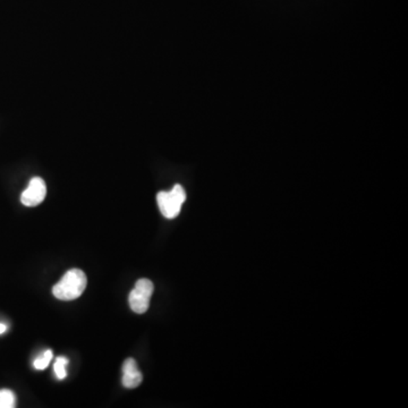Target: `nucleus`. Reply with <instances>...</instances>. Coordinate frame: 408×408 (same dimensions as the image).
Listing matches in <instances>:
<instances>
[{
    "label": "nucleus",
    "instance_id": "obj_5",
    "mask_svg": "<svg viewBox=\"0 0 408 408\" xmlns=\"http://www.w3.org/2000/svg\"><path fill=\"white\" fill-rule=\"evenodd\" d=\"M143 381V376L133 358H127L123 364V386L133 389Z\"/></svg>",
    "mask_w": 408,
    "mask_h": 408
},
{
    "label": "nucleus",
    "instance_id": "obj_2",
    "mask_svg": "<svg viewBox=\"0 0 408 408\" xmlns=\"http://www.w3.org/2000/svg\"><path fill=\"white\" fill-rule=\"evenodd\" d=\"M157 201L162 215L167 219H174L179 215L182 206L186 201V193L177 184L169 192H159Z\"/></svg>",
    "mask_w": 408,
    "mask_h": 408
},
{
    "label": "nucleus",
    "instance_id": "obj_8",
    "mask_svg": "<svg viewBox=\"0 0 408 408\" xmlns=\"http://www.w3.org/2000/svg\"><path fill=\"white\" fill-rule=\"evenodd\" d=\"M51 360H52V351H51L50 349H48V351H46L45 353H43L41 358L35 360L33 365H35L37 370H45L46 367H47L48 365H49V363H50Z\"/></svg>",
    "mask_w": 408,
    "mask_h": 408
},
{
    "label": "nucleus",
    "instance_id": "obj_3",
    "mask_svg": "<svg viewBox=\"0 0 408 408\" xmlns=\"http://www.w3.org/2000/svg\"><path fill=\"white\" fill-rule=\"evenodd\" d=\"M153 291L155 286L150 279H139L128 296L130 309L137 314L146 313V311L149 310L150 300Z\"/></svg>",
    "mask_w": 408,
    "mask_h": 408
},
{
    "label": "nucleus",
    "instance_id": "obj_7",
    "mask_svg": "<svg viewBox=\"0 0 408 408\" xmlns=\"http://www.w3.org/2000/svg\"><path fill=\"white\" fill-rule=\"evenodd\" d=\"M68 364V360L66 358H57L56 363H55V373L57 376L58 379L63 380L66 378V367Z\"/></svg>",
    "mask_w": 408,
    "mask_h": 408
},
{
    "label": "nucleus",
    "instance_id": "obj_9",
    "mask_svg": "<svg viewBox=\"0 0 408 408\" xmlns=\"http://www.w3.org/2000/svg\"><path fill=\"white\" fill-rule=\"evenodd\" d=\"M6 330L7 326H5V324H3V323H0V335H1V333H5Z\"/></svg>",
    "mask_w": 408,
    "mask_h": 408
},
{
    "label": "nucleus",
    "instance_id": "obj_4",
    "mask_svg": "<svg viewBox=\"0 0 408 408\" xmlns=\"http://www.w3.org/2000/svg\"><path fill=\"white\" fill-rule=\"evenodd\" d=\"M47 195V186L42 178L33 177L29 186L21 195V202L26 206H37L43 202Z\"/></svg>",
    "mask_w": 408,
    "mask_h": 408
},
{
    "label": "nucleus",
    "instance_id": "obj_1",
    "mask_svg": "<svg viewBox=\"0 0 408 408\" xmlns=\"http://www.w3.org/2000/svg\"><path fill=\"white\" fill-rule=\"evenodd\" d=\"M88 278L82 270L72 269L64 275L61 282L52 288L55 298L61 301H74L86 291Z\"/></svg>",
    "mask_w": 408,
    "mask_h": 408
},
{
    "label": "nucleus",
    "instance_id": "obj_6",
    "mask_svg": "<svg viewBox=\"0 0 408 408\" xmlns=\"http://www.w3.org/2000/svg\"><path fill=\"white\" fill-rule=\"evenodd\" d=\"M16 404V397L12 390H0V408H14Z\"/></svg>",
    "mask_w": 408,
    "mask_h": 408
}]
</instances>
